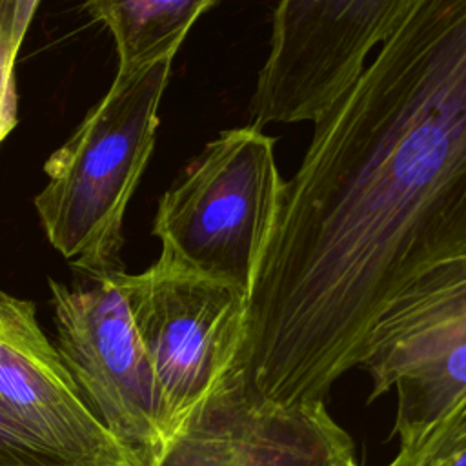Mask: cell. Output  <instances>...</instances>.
<instances>
[{
	"label": "cell",
	"mask_w": 466,
	"mask_h": 466,
	"mask_svg": "<svg viewBox=\"0 0 466 466\" xmlns=\"http://www.w3.org/2000/svg\"><path fill=\"white\" fill-rule=\"evenodd\" d=\"M466 260V0H419L315 120L248 295L242 351L326 397L380 315Z\"/></svg>",
	"instance_id": "1"
},
{
	"label": "cell",
	"mask_w": 466,
	"mask_h": 466,
	"mask_svg": "<svg viewBox=\"0 0 466 466\" xmlns=\"http://www.w3.org/2000/svg\"><path fill=\"white\" fill-rule=\"evenodd\" d=\"M171 62L116 73L44 164L47 184L33 204L47 242L80 275L124 269V215L155 147Z\"/></svg>",
	"instance_id": "2"
},
{
	"label": "cell",
	"mask_w": 466,
	"mask_h": 466,
	"mask_svg": "<svg viewBox=\"0 0 466 466\" xmlns=\"http://www.w3.org/2000/svg\"><path fill=\"white\" fill-rule=\"evenodd\" d=\"M282 187L273 137L253 124L222 131L158 198V257L249 295Z\"/></svg>",
	"instance_id": "3"
},
{
	"label": "cell",
	"mask_w": 466,
	"mask_h": 466,
	"mask_svg": "<svg viewBox=\"0 0 466 466\" xmlns=\"http://www.w3.org/2000/svg\"><path fill=\"white\" fill-rule=\"evenodd\" d=\"M357 368L370 375V400L395 390L391 437L400 444L388 466H406L466 402V260L402 293L371 328Z\"/></svg>",
	"instance_id": "4"
},
{
	"label": "cell",
	"mask_w": 466,
	"mask_h": 466,
	"mask_svg": "<svg viewBox=\"0 0 466 466\" xmlns=\"http://www.w3.org/2000/svg\"><path fill=\"white\" fill-rule=\"evenodd\" d=\"M124 273L82 275L75 284L49 279L55 346L89 410L133 466H157L166 448L162 406Z\"/></svg>",
	"instance_id": "5"
},
{
	"label": "cell",
	"mask_w": 466,
	"mask_h": 466,
	"mask_svg": "<svg viewBox=\"0 0 466 466\" xmlns=\"http://www.w3.org/2000/svg\"><path fill=\"white\" fill-rule=\"evenodd\" d=\"M124 289L153 368L167 442L233 370L248 293L162 257L140 273L126 271Z\"/></svg>",
	"instance_id": "6"
},
{
	"label": "cell",
	"mask_w": 466,
	"mask_h": 466,
	"mask_svg": "<svg viewBox=\"0 0 466 466\" xmlns=\"http://www.w3.org/2000/svg\"><path fill=\"white\" fill-rule=\"evenodd\" d=\"M419 0H279L269 53L249 98V124L317 120L357 80Z\"/></svg>",
	"instance_id": "7"
},
{
	"label": "cell",
	"mask_w": 466,
	"mask_h": 466,
	"mask_svg": "<svg viewBox=\"0 0 466 466\" xmlns=\"http://www.w3.org/2000/svg\"><path fill=\"white\" fill-rule=\"evenodd\" d=\"M350 435L324 400L257 408L224 380L166 442L157 466H355Z\"/></svg>",
	"instance_id": "8"
},
{
	"label": "cell",
	"mask_w": 466,
	"mask_h": 466,
	"mask_svg": "<svg viewBox=\"0 0 466 466\" xmlns=\"http://www.w3.org/2000/svg\"><path fill=\"white\" fill-rule=\"evenodd\" d=\"M0 410L49 451L86 466L131 464L93 415L33 300L0 288Z\"/></svg>",
	"instance_id": "9"
},
{
	"label": "cell",
	"mask_w": 466,
	"mask_h": 466,
	"mask_svg": "<svg viewBox=\"0 0 466 466\" xmlns=\"http://www.w3.org/2000/svg\"><path fill=\"white\" fill-rule=\"evenodd\" d=\"M218 0H84L95 22L111 33L116 73L173 60L193 24Z\"/></svg>",
	"instance_id": "10"
},
{
	"label": "cell",
	"mask_w": 466,
	"mask_h": 466,
	"mask_svg": "<svg viewBox=\"0 0 466 466\" xmlns=\"http://www.w3.org/2000/svg\"><path fill=\"white\" fill-rule=\"evenodd\" d=\"M406 466H466V402L431 433Z\"/></svg>",
	"instance_id": "11"
},
{
	"label": "cell",
	"mask_w": 466,
	"mask_h": 466,
	"mask_svg": "<svg viewBox=\"0 0 466 466\" xmlns=\"http://www.w3.org/2000/svg\"><path fill=\"white\" fill-rule=\"evenodd\" d=\"M0 466H86L67 461L38 441L0 410ZM118 466V464H116Z\"/></svg>",
	"instance_id": "12"
},
{
	"label": "cell",
	"mask_w": 466,
	"mask_h": 466,
	"mask_svg": "<svg viewBox=\"0 0 466 466\" xmlns=\"http://www.w3.org/2000/svg\"><path fill=\"white\" fill-rule=\"evenodd\" d=\"M22 40L13 27L0 20V142L16 126V87H15V56Z\"/></svg>",
	"instance_id": "13"
},
{
	"label": "cell",
	"mask_w": 466,
	"mask_h": 466,
	"mask_svg": "<svg viewBox=\"0 0 466 466\" xmlns=\"http://www.w3.org/2000/svg\"><path fill=\"white\" fill-rule=\"evenodd\" d=\"M118 466H131V464H118Z\"/></svg>",
	"instance_id": "14"
}]
</instances>
